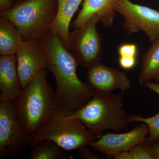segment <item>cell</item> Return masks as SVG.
<instances>
[{
	"label": "cell",
	"instance_id": "8",
	"mask_svg": "<svg viewBox=\"0 0 159 159\" xmlns=\"http://www.w3.org/2000/svg\"><path fill=\"white\" fill-rule=\"evenodd\" d=\"M30 139L16 116L12 103L0 101V158L22 153Z\"/></svg>",
	"mask_w": 159,
	"mask_h": 159
},
{
	"label": "cell",
	"instance_id": "20",
	"mask_svg": "<svg viewBox=\"0 0 159 159\" xmlns=\"http://www.w3.org/2000/svg\"><path fill=\"white\" fill-rule=\"evenodd\" d=\"M137 52V46L133 43L122 44L118 49L119 57H136Z\"/></svg>",
	"mask_w": 159,
	"mask_h": 159
},
{
	"label": "cell",
	"instance_id": "25",
	"mask_svg": "<svg viewBox=\"0 0 159 159\" xmlns=\"http://www.w3.org/2000/svg\"><path fill=\"white\" fill-rule=\"evenodd\" d=\"M152 146L157 151L159 157V140L157 142H156L155 143H154V144L152 145Z\"/></svg>",
	"mask_w": 159,
	"mask_h": 159
},
{
	"label": "cell",
	"instance_id": "3",
	"mask_svg": "<svg viewBox=\"0 0 159 159\" xmlns=\"http://www.w3.org/2000/svg\"><path fill=\"white\" fill-rule=\"evenodd\" d=\"M122 96L119 94L94 92L93 97L81 108L69 115L80 120L94 133L102 135L107 129L127 130L129 115L123 108Z\"/></svg>",
	"mask_w": 159,
	"mask_h": 159
},
{
	"label": "cell",
	"instance_id": "18",
	"mask_svg": "<svg viewBox=\"0 0 159 159\" xmlns=\"http://www.w3.org/2000/svg\"><path fill=\"white\" fill-rule=\"evenodd\" d=\"M115 159H159L157 151L146 140L135 145L128 151L114 157Z\"/></svg>",
	"mask_w": 159,
	"mask_h": 159
},
{
	"label": "cell",
	"instance_id": "21",
	"mask_svg": "<svg viewBox=\"0 0 159 159\" xmlns=\"http://www.w3.org/2000/svg\"><path fill=\"white\" fill-rule=\"evenodd\" d=\"M119 64L120 66L125 70L133 68L136 62V57H119Z\"/></svg>",
	"mask_w": 159,
	"mask_h": 159
},
{
	"label": "cell",
	"instance_id": "17",
	"mask_svg": "<svg viewBox=\"0 0 159 159\" xmlns=\"http://www.w3.org/2000/svg\"><path fill=\"white\" fill-rule=\"evenodd\" d=\"M30 159H65L69 157L66 150L55 142L49 140H43L33 146L30 154Z\"/></svg>",
	"mask_w": 159,
	"mask_h": 159
},
{
	"label": "cell",
	"instance_id": "7",
	"mask_svg": "<svg viewBox=\"0 0 159 159\" xmlns=\"http://www.w3.org/2000/svg\"><path fill=\"white\" fill-rule=\"evenodd\" d=\"M115 10L123 17L122 27L129 35L143 31L151 44L159 38V11L129 0H118Z\"/></svg>",
	"mask_w": 159,
	"mask_h": 159
},
{
	"label": "cell",
	"instance_id": "22",
	"mask_svg": "<svg viewBox=\"0 0 159 159\" xmlns=\"http://www.w3.org/2000/svg\"><path fill=\"white\" fill-rule=\"evenodd\" d=\"M89 145L82 146L79 149L80 157L84 159H100L101 158L93 153L88 147Z\"/></svg>",
	"mask_w": 159,
	"mask_h": 159
},
{
	"label": "cell",
	"instance_id": "6",
	"mask_svg": "<svg viewBox=\"0 0 159 159\" xmlns=\"http://www.w3.org/2000/svg\"><path fill=\"white\" fill-rule=\"evenodd\" d=\"M98 22V17L93 16L69 34L70 51L85 68L99 62L102 56V36L97 29Z\"/></svg>",
	"mask_w": 159,
	"mask_h": 159
},
{
	"label": "cell",
	"instance_id": "19",
	"mask_svg": "<svg viewBox=\"0 0 159 159\" xmlns=\"http://www.w3.org/2000/svg\"><path fill=\"white\" fill-rule=\"evenodd\" d=\"M129 121L130 122H144L148 125L149 133L148 136L146 138V140L151 145L159 141V113L148 118L143 117L142 115H131L129 116Z\"/></svg>",
	"mask_w": 159,
	"mask_h": 159
},
{
	"label": "cell",
	"instance_id": "5",
	"mask_svg": "<svg viewBox=\"0 0 159 159\" xmlns=\"http://www.w3.org/2000/svg\"><path fill=\"white\" fill-rule=\"evenodd\" d=\"M57 8V0H25L0 15L17 26L24 41L39 40L52 29Z\"/></svg>",
	"mask_w": 159,
	"mask_h": 159
},
{
	"label": "cell",
	"instance_id": "15",
	"mask_svg": "<svg viewBox=\"0 0 159 159\" xmlns=\"http://www.w3.org/2000/svg\"><path fill=\"white\" fill-rule=\"evenodd\" d=\"M20 31L14 23L0 15V54H16L24 42Z\"/></svg>",
	"mask_w": 159,
	"mask_h": 159
},
{
	"label": "cell",
	"instance_id": "12",
	"mask_svg": "<svg viewBox=\"0 0 159 159\" xmlns=\"http://www.w3.org/2000/svg\"><path fill=\"white\" fill-rule=\"evenodd\" d=\"M16 54L0 57V101L13 103L21 92Z\"/></svg>",
	"mask_w": 159,
	"mask_h": 159
},
{
	"label": "cell",
	"instance_id": "11",
	"mask_svg": "<svg viewBox=\"0 0 159 159\" xmlns=\"http://www.w3.org/2000/svg\"><path fill=\"white\" fill-rule=\"evenodd\" d=\"M86 76L94 92L111 93L116 89L125 92L130 89L131 83L126 74L119 69L98 62L89 68Z\"/></svg>",
	"mask_w": 159,
	"mask_h": 159
},
{
	"label": "cell",
	"instance_id": "24",
	"mask_svg": "<svg viewBox=\"0 0 159 159\" xmlns=\"http://www.w3.org/2000/svg\"><path fill=\"white\" fill-rule=\"evenodd\" d=\"M143 86L149 89L150 90L155 92L159 96V83L148 81L144 84Z\"/></svg>",
	"mask_w": 159,
	"mask_h": 159
},
{
	"label": "cell",
	"instance_id": "23",
	"mask_svg": "<svg viewBox=\"0 0 159 159\" xmlns=\"http://www.w3.org/2000/svg\"><path fill=\"white\" fill-rule=\"evenodd\" d=\"M14 5L12 0H0V13L10 10Z\"/></svg>",
	"mask_w": 159,
	"mask_h": 159
},
{
	"label": "cell",
	"instance_id": "9",
	"mask_svg": "<svg viewBox=\"0 0 159 159\" xmlns=\"http://www.w3.org/2000/svg\"><path fill=\"white\" fill-rule=\"evenodd\" d=\"M149 133L148 125L142 122L128 132L102 134L89 146L95 151L101 152L107 159H111L119 154L128 151L144 141Z\"/></svg>",
	"mask_w": 159,
	"mask_h": 159
},
{
	"label": "cell",
	"instance_id": "14",
	"mask_svg": "<svg viewBox=\"0 0 159 159\" xmlns=\"http://www.w3.org/2000/svg\"><path fill=\"white\" fill-rule=\"evenodd\" d=\"M57 11L52 29L60 37L70 51L69 27L72 17L77 11L83 0H57Z\"/></svg>",
	"mask_w": 159,
	"mask_h": 159
},
{
	"label": "cell",
	"instance_id": "10",
	"mask_svg": "<svg viewBox=\"0 0 159 159\" xmlns=\"http://www.w3.org/2000/svg\"><path fill=\"white\" fill-rule=\"evenodd\" d=\"M22 89L27 86L36 75L47 69V52L38 40L24 41L16 54Z\"/></svg>",
	"mask_w": 159,
	"mask_h": 159
},
{
	"label": "cell",
	"instance_id": "1",
	"mask_svg": "<svg viewBox=\"0 0 159 159\" xmlns=\"http://www.w3.org/2000/svg\"><path fill=\"white\" fill-rule=\"evenodd\" d=\"M38 40L47 52L48 70L56 80L55 93L59 107L74 113L92 98L93 89L79 79L77 74L78 61L55 31L51 29Z\"/></svg>",
	"mask_w": 159,
	"mask_h": 159
},
{
	"label": "cell",
	"instance_id": "16",
	"mask_svg": "<svg viewBox=\"0 0 159 159\" xmlns=\"http://www.w3.org/2000/svg\"><path fill=\"white\" fill-rule=\"evenodd\" d=\"M152 80L159 83V38L151 44L142 57L139 76V83L142 86Z\"/></svg>",
	"mask_w": 159,
	"mask_h": 159
},
{
	"label": "cell",
	"instance_id": "13",
	"mask_svg": "<svg viewBox=\"0 0 159 159\" xmlns=\"http://www.w3.org/2000/svg\"><path fill=\"white\" fill-rule=\"evenodd\" d=\"M118 0H84L82 8L78 15L71 24V27L75 29L83 25L93 16L98 17L99 22L107 28L113 25L117 13L115 6Z\"/></svg>",
	"mask_w": 159,
	"mask_h": 159
},
{
	"label": "cell",
	"instance_id": "4",
	"mask_svg": "<svg viewBox=\"0 0 159 159\" xmlns=\"http://www.w3.org/2000/svg\"><path fill=\"white\" fill-rule=\"evenodd\" d=\"M71 113L59 107L31 138L30 144L33 146L42 140H51L69 151L89 146L101 137L90 130L79 119L70 118Z\"/></svg>",
	"mask_w": 159,
	"mask_h": 159
},
{
	"label": "cell",
	"instance_id": "2",
	"mask_svg": "<svg viewBox=\"0 0 159 159\" xmlns=\"http://www.w3.org/2000/svg\"><path fill=\"white\" fill-rule=\"evenodd\" d=\"M41 70L12 103L16 116L31 139L59 108L56 93Z\"/></svg>",
	"mask_w": 159,
	"mask_h": 159
}]
</instances>
